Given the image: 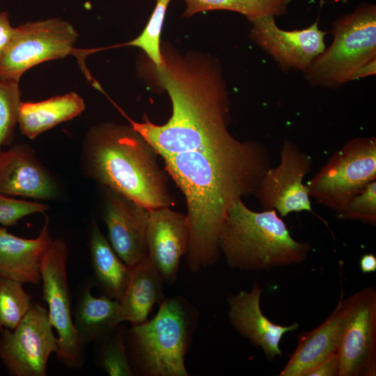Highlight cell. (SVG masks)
I'll use <instances>...</instances> for the list:
<instances>
[{
	"instance_id": "obj_24",
	"label": "cell",
	"mask_w": 376,
	"mask_h": 376,
	"mask_svg": "<svg viewBox=\"0 0 376 376\" xmlns=\"http://www.w3.org/2000/svg\"><path fill=\"white\" fill-rule=\"evenodd\" d=\"M186 3L184 15L189 17L197 13L226 10L244 15L251 21L262 16L284 15L292 0H183Z\"/></svg>"
},
{
	"instance_id": "obj_34",
	"label": "cell",
	"mask_w": 376,
	"mask_h": 376,
	"mask_svg": "<svg viewBox=\"0 0 376 376\" xmlns=\"http://www.w3.org/2000/svg\"><path fill=\"white\" fill-rule=\"evenodd\" d=\"M376 59L362 66L354 75V80L375 75Z\"/></svg>"
},
{
	"instance_id": "obj_17",
	"label": "cell",
	"mask_w": 376,
	"mask_h": 376,
	"mask_svg": "<svg viewBox=\"0 0 376 376\" xmlns=\"http://www.w3.org/2000/svg\"><path fill=\"white\" fill-rule=\"evenodd\" d=\"M263 288L256 282L250 291L242 290L228 297V317L235 329L263 350L267 359L282 356L280 342L283 335L299 328L297 322L290 326L276 324L260 309Z\"/></svg>"
},
{
	"instance_id": "obj_9",
	"label": "cell",
	"mask_w": 376,
	"mask_h": 376,
	"mask_svg": "<svg viewBox=\"0 0 376 376\" xmlns=\"http://www.w3.org/2000/svg\"><path fill=\"white\" fill-rule=\"evenodd\" d=\"M78 34L68 22L52 18L29 22L15 28L13 37L0 54V76L19 81L29 68L45 61L76 56L86 51L75 48Z\"/></svg>"
},
{
	"instance_id": "obj_30",
	"label": "cell",
	"mask_w": 376,
	"mask_h": 376,
	"mask_svg": "<svg viewBox=\"0 0 376 376\" xmlns=\"http://www.w3.org/2000/svg\"><path fill=\"white\" fill-rule=\"evenodd\" d=\"M49 207L43 203L15 199L0 194V224L14 226L22 218L35 213H44Z\"/></svg>"
},
{
	"instance_id": "obj_3",
	"label": "cell",
	"mask_w": 376,
	"mask_h": 376,
	"mask_svg": "<svg viewBox=\"0 0 376 376\" xmlns=\"http://www.w3.org/2000/svg\"><path fill=\"white\" fill-rule=\"evenodd\" d=\"M153 148L131 126L102 123L87 132L81 148L86 175L149 210L173 203Z\"/></svg>"
},
{
	"instance_id": "obj_32",
	"label": "cell",
	"mask_w": 376,
	"mask_h": 376,
	"mask_svg": "<svg viewBox=\"0 0 376 376\" xmlns=\"http://www.w3.org/2000/svg\"><path fill=\"white\" fill-rule=\"evenodd\" d=\"M15 33L7 13H0V54L8 45Z\"/></svg>"
},
{
	"instance_id": "obj_8",
	"label": "cell",
	"mask_w": 376,
	"mask_h": 376,
	"mask_svg": "<svg viewBox=\"0 0 376 376\" xmlns=\"http://www.w3.org/2000/svg\"><path fill=\"white\" fill-rule=\"evenodd\" d=\"M68 247L62 239L53 240L41 260L40 272L42 299L48 306L49 322L58 335V359L70 369L85 363L86 345L75 327L71 294L67 276Z\"/></svg>"
},
{
	"instance_id": "obj_4",
	"label": "cell",
	"mask_w": 376,
	"mask_h": 376,
	"mask_svg": "<svg viewBox=\"0 0 376 376\" xmlns=\"http://www.w3.org/2000/svg\"><path fill=\"white\" fill-rule=\"evenodd\" d=\"M219 246L232 269L268 271L303 263L310 251L308 242L295 240L275 210L255 212L242 198L228 209Z\"/></svg>"
},
{
	"instance_id": "obj_11",
	"label": "cell",
	"mask_w": 376,
	"mask_h": 376,
	"mask_svg": "<svg viewBox=\"0 0 376 376\" xmlns=\"http://www.w3.org/2000/svg\"><path fill=\"white\" fill-rule=\"evenodd\" d=\"M347 313L338 349V376L376 375V291L361 289L345 299Z\"/></svg>"
},
{
	"instance_id": "obj_13",
	"label": "cell",
	"mask_w": 376,
	"mask_h": 376,
	"mask_svg": "<svg viewBox=\"0 0 376 376\" xmlns=\"http://www.w3.org/2000/svg\"><path fill=\"white\" fill-rule=\"evenodd\" d=\"M318 22L304 29L285 31L278 27L274 17L262 16L250 21V36L283 69L304 72L326 49V32L319 29Z\"/></svg>"
},
{
	"instance_id": "obj_14",
	"label": "cell",
	"mask_w": 376,
	"mask_h": 376,
	"mask_svg": "<svg viewBox=\"0 0 376 376\" xmlns=\"http://www.w3.org/2000/svg\"><path fill=\"white\" fill-rule=\"evenodd\" d=\"M103 219L108 241L118 256L132 268L148 256L150 210L111 189L103 187Z\"/></svg>"
},
{
	"instance_id": "obj_28",
	"label": "cell",
	"mask_w": 376,
	"mask_h": 376,
	"mask_svg": "<svg viewBox=\"0 0 376 376\" xmlns=\"http://www.w3.org/2000/svg\"><path fill=\"white\" fill-rule=\"evenodd\" d=\"M171 1L156 0L152 14L143 32L125 44L141 48L155 65H160L162 61L160 36L166 9Z\"/></svg>"
},
{
	"instance_id": "obj_2",
	"label": "cell",
	"mask_w": 376,
	"mask_h": 376,
	"mask_svg": "<svg viewBox=\"0 0 376 376\" xmlns=\"http://www.w3.org/2000/svg\"><path fill=\"white\" fill-rule=\"evenodd\" d=\"M154 65L156 79L169 94L172 114L164 125L146 118L130 126L160 157L196 150L233 137L228 130L229 104L219 72L198 58L164 52Z\"/></svg>"
},
{
	"instance_id": "obj_22",
	"label": "cell",
	"mask_w": 376,
	"mask_h": 376,
	"mask_svg": "<svg viewBox=\"0 0 376 376\" xmlns=\"http://www.w3.org/2000/svg\"><path fill=\"white\" fill-rule=\"evenodd\" d=\"M85 108L84 100L75 92L40 102H21L17 123L21 133L33 139L57 125L77 117Z\"/></svg>"
},
{
	"instance_id": "obj_29",
	"label": "cell",
	"mask_w": 376,
	"mask_h": 376,
	"mask_svg": "<svg viewBox=\"0 0 376 376\" xmlns=\"http://www.w3.org/2000/svg\"><path fill=\"white\" fill-rule=\"evenodd\" d=\"M341 220L359 221L371 226L376 224V180L369 182L337 214Z\"/></svg>"
},
{
	"instance_id": "obj_15",
	"label": "cell",
	"mask_w": 376,
	"mask_h": 376,
	"mask_svg": "<svg viewBox=\"0 0 376 376\" xmlns=\"http://www.w3.org/2000/svg\"><path fill=\"white\" fill-rule=\"evenodd\" d=\"M0 194L53 200L58 196L59 187L34 150L17 144L0 151Z\"/></svg>"
},
{
	"instance_id": "obj_31",
	"label": "cell",
	"mask_w": 376,
	"mask_h": 376,
	"mask_svg": "<svg viewBox=\"0 0 376 376\" xmlns=\"http://www.w3.org/2000/svg\"><path fill=\"white\" fill-rule=\"evenodd\" d=\"M338 374L339 357L337 352L315 366L305 376H338Z\"/></svg>"
},
{
	"instance_id": "obj_23",
	"label": "cell",
	"mask_w": 376,
	"mask_h": 376,
	"mask_svg": "<svg viewBox=\"0 0 376 376\" xmlns=\"http://www.w3.org/2000/svg\"><path fill=\"white\" fill-rule=\"evenodd\" d=\"M88 246L94 285L102 295L120 299L130 281L132 269L118 256L95 220L89 229Z\"/></svg>"
},
{
	"instance_id": "obj_19",
	"label": "cell",
	"mask_w": 376,
	"mask_h": 376,
	"mask_svg": "<svg viewBox=\"0 0 376 376\" xmlns=\"http://www.w3.org/2000/svg\"><path fill=\"white\" fill-rule=\"evenodd\" d=\"M53 239L46 217L39 235L33 239L17 237L0 227V276L38 285L42 258Z\"/></svg>"
},
{
	"instance_id": "obj_26",
	"label": "cell",
	"mask_w": 376,
	"mask_h": 376,
	"mask_svg": "<svg viewBox=\"0 0 376 376\" xmlns=\"http://www.w3.org/2000/svg\"><path fill=\"white\" fill-rule=\"evenodd\" d=\"M23 285L0 276V329H14L32 307V296Z\"/></svg>"
},
{
	"instance_id": "obj_21",
	"label": "cell",
	"mask_w": 376,
	"mask_h": 376,
	"mask_svg": "<svg viewBox=\"0 0 376 376\" xmlns=\"http://www.w3.org/2000/svg\"><path fill=\"white\" fill-rule=\"evenodd\" d=\"M93 282L86 281L79 290L73 311L75 327L82 342L97 343L108 336L121 323L118 300L91 292Z\"/></svg>"
},
{
	"instance_id": "obj_27",
	"label": "cell",
	"mask_w": 376,
	"mask_h": 376,
	"mask_svg": "<svg viewBox=\"0 0 376 376\" xmlns=\"http://www.w3.org/2000/svg\"><path fill=\"white\" fill-rule=\"evenodd\" d=\"M19 81L0 76V151L13 140L21 103Z\"/></svg>"
},
{
	"instance_id": "obj_16",
	"label": "cell",
	"mask_w": 376,
	"mask_h": 376,
	"mask_svg": "<svg viewBox=\"0 0 376 376\" xmlns=\"http://www.w3.org/2000/svg\"><path fill=\"white\" fill-rule=\"evenodd\" d=\"M146 242L148 258L164 281L173 283L177 279L180 258L188 249L186 214L169 207L150 210Z\"/></svg>"
},
{
	"instance_id": "obj_7",
	"label": "cell",
	"mask_w": 376,
	"mask_h": 376,
	"mask_svg": "<svg viewBox=\"0 0 376 376\" xmlns=\"http://www.w3.org/2000/svg\"><path fill=\"white\" fill-rule=\"evenodd\" d=\"M373 180L376 138L360 136L344 143L306 185L311 198L337 214Z\"/></svg>"
},
{
	"instance_id": "obj_5",
	"label": "cell",
	"mask_w": 376,
	"mask_h": 376,
	"mask_svg": "<svg viewBox=\"0 0 376 376\" xmlns=\"http://www.w3.org/2000/svg\"><path fill=\"white\" fill-rule=\"evenodd\" d=\"M195 313L182 297L164 299L154 318L126 330L125 347L134 373L187 376L185 357L194 332Z\"/></svg>"
},
{
	"instance_id": "obj_10",
	"label": "cell",
	"mask_w": 376,
	"mask_h": 376,
	"mask_svg": "<svg viewBox=\"0 0 376 376\" xmlns=\"http://www.w3.org/2000/svg\"><path fill=\"white\" fill-rule=\"evenodd\" d=\"M47 310L33 303L13 330L0 329V360L11 376H46L49 356L58 350Z\"/></svg>"
},
{
	"instance_id": "obj_12",
	"label": "cell",
	"mask_w": 376,
	"mask_h": 376,
	"mask_svg": "<svg viewBox=\"0 0 376 376\" xmlns=\"http://www.w3.org/2000/svg\"><path fill=\"white\" fill-rule=\"evenodd\" d=\"M312 158L290 140H285L280 163L265 172L255 196L262 210H275L282 217L295 212L314 213L304 179L311 171Z\"/></svg>"
},
{
	"instance_id": "obj_6",
	"label": "cell",
	"mask_w": 376,
	"mask_h": 376,
	"mask_svg": "<svg viewBox=\"0 0 376 376\" xmlns=\"http://www.w3.org/2000/svg\"><path fill=\"white\" fill-rule=\"evenodd\" d=\"M334 40L304 71L313 86L335 88L353 81L356 72L376 59V6L361 3L334 22Z\"/></svg>"
},
{
	"instance_id": "obj_1",
	"label": "cell",
	"mask_w": 376,
	"mask_h": 376,
	"mask_svg": "<svg viewBox=\"0 0 376 376\" xmlns=\"http://www.w3.org/2000/svg\"><path fill=\"white\" fill-rule=\"evenodd\" d=\"M161 157L185 197L187 262L196 272L217 261L219 236L228 209L235 201L256 195L271 167L269 150L261 143L233 136L200 150Z\"/></svg>"
},
{
	"instance_id": "obj_18",
	"label": "cell",
	"mask_w": 376,
	"mask_h": 376,
	"mask_svg": "<svg viewBox=\"0 0 376 376\" xmlns=\"http://www.w3.org/2000/svg\"><path fill=\"white\" fill-rule=\"evenodd\" d=\"M347 313L342 290L338 304L325 321L299 335L297 347L279 376H305L315 366L337 353Z\"/></svg>"
},
{
	"instance_id": "obj_25",
	"label": "cell",
	"mask_w": 376,
	"mask_h": 376,
	"mask_svg": "<svg viewBox=\"0 0 376 376\" xmlns=\"http://www.w3.org/2000/svg\"><path fill=\"white\" fill-rule=\"evenodd\" d=\"M125 331L120 323L108 336L95 343V362L110 376L134 375L127 354Z\"/></svg>"
},
{
	"instance_id": "obj_20",
	"label": "cell",
	"mask_w": 376,
	"mask_h": 376,
	"mask_svg": "<svg viewBox=\"0 0 376 376\" xmlns=\"http://www.w3.org/2000/svg\"><path fill=\"white\" fill-rule=\"evenodd\" d=\"M128 284L118 299L121 323L132 326L143 324L154 305L164 299V280L148 256L132 267Z\"/></svg>"
},
{
	"instance_id": "obj_33",
	"label": "cell",
	"mask_w": 376,
	"mask_h": 376,
	"mask_svg": "<svg viewBox=\"0 0 376 376\" xmlns=\"http://www.w3.org/2000/svg\"><path fill=\"white\" fill-rule=\"evenodd\" d=\"M361 271L364 273H371L376 270V257L373 253H366L362 256L359 261Z\"/></svg>"
}]
</instances>
